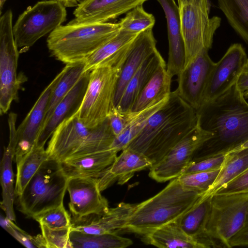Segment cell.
Wrapping results in <instances>:
<instances>
[{"mask_svg": "<svg viewBox=\"0 0 248 248\" xmlns=\"http://www.w3.org/2000/svg\"><path fill=\"white\" fill-rule=\"evenodd\" d=\"M91 71H86L67 94L56 106L45 123L36 145L45 146L56 128L79 110L88 84Z\"/></svg>", "mask_w": 248, "mask_h": 248, "instance_id": "21", "label": "cell"}, {"mask_svg": "<svg viewBox=\"0 0 248 248\" xmlns=\"http://www.w3.org/2000/svg\"><path fill=\"white\" fill-rule=\"evenodd\" d=\"M67 191L73 221L93 215H103L109 209L108 200L101 194L96 178H68Z\"/></svg>", "mask_w": 248, "mask_h": 248, "instance_id": "13", "label": "cell"}, {"mask_svg": "<svg viewBox=\"0 0 248 248\" xmlns=\"http://www.w3.org/2000/svg\"><path fill=\"white\" fill-rule=\"evenodd\" d=\"M147 0H85L74 11L77 22L105 23L126 14Z\"/></svg>", "mask_w": 248, "mask_h": 248, "instance_id": "18", "label": "cell"}, {"mask_svg": "<svg viewBox=\"0 0 248 248\" xmlns=\"http://www.w3.org/2000/svg\"><path fill=\"white\" fill-rule=\"evenodd\" d=\"M169 97L140 111L133 112L125 128L119 135L115 137L110 149L117 152L125 149L141 132L150 117L166 102Z\"/></svg>", "mask_w": 248, "mask_h": 248, "instance_id": "33", "label": "cell"}, {"mask_svg": "<svg viewBox=\"0 0 248 248\" xmlns=\"http://www.w3.org/2000/svg\"><path fill=\"white\" fill-rule=\"evenodd\" d=\"M77 112L60 123L53 132L46 149L49 156L61 163L70 157L83 143L90 131Z\"/></svg>", "mask_w": 248, "mask_h": 248, "instance_id": "16", "label": "cell"}, {"mask_svg": "<svg viewBox=\"0 0 248 248\" xmlns=\"http://www.w3.org/2000/svg\"><path fill=\"white\" fill-rule=\"evenodd\" d=\"M178 6L186 65L202 49L209 50L212 47L214 34L221 19L217 16L209 18V0H180Z\"/></svg>", "mask_w": 248, "mask_h": 248, "instance_id": "6", "label": "cell"}, {"mask_svg": "<svg viewBox=\"0 0 248 248\" xmlns=\"http://www.w3.org/2000/svg\"><path fill=\"white\" fill-rule=\"evenodd\" d=\"M115 138L107 118L102 123L91 128L83 143L69 158L111 149Z\"/></svg>", "mask_w": 248, "mask_h": 248, "instance_id": "35", "label": "cell"}, {"mask_svg": "<svg viewBox=\"0 0 248 248\" xmlns=\"http://www.w3.org/2000/svg\"><path fill=\"white\" fill-rule=\"evenodd\" d=\"M197 123L196 110L175 90L171 92L166 102L150 117L143 130L126 148L143 155L153 166Z\"/></svg>", "mask_w": 248, "mask_h": 248, "instance_id": "2", "label": "cell"}, {"mask_svg": "<svg viewBox=\"0 0 248 248\" xmlns=\"http://www.w3.org/2000/svg\"><path fill=\"white\" fill-rule=\"evenodd\" d=\"M85 0H69L66 7H77L79 4Z\"/></svg>", "mask_w": 248, "mask_h": 248, "instance_id": "48", "label": "cell"}, {"mask_svg": "<svg viewBox=\"0 0 248 248\" xmlns=\"http://www.w3.org/2000/svg\"><path fill=\"white\" fill-rule=\"evenodd\" d=\"M66 7L57 0H44L29 6L13 26L20 53L28 51L39 39L61 26L66 19Z\"/></svg>", "mask_w": 248, "mask_h": 248, "instance_id": "8", "label": "cell"}, {"mask_svg": "<svg viewBox=\"0 0 248 248\" xmlns=\"http://www.w3.org/2000/svg\"><path fill=\"white\" fill-rule=\"evenodd\" d=\"M230 248L248 247V213L243 228L230 240Z\"/></svg>", "mask_w": 248, "mask_h": 248, "instance_id": "45", "label": "cell"}, {"mask_svg": "<svg viewBox=\"0 0 248 248\" xmlns=\"http://www.w3.org/2000/svg\"><path fill=\"white\" fill-rule=\"evenodd\" d=\"M212 195L203 194L195 204L176 221L188 235L203 245L205 248L218 247L210 238L206 226L211 209Z\"/></svg>", "mask_w": 248, "mask_h": 248, "instance_id": "25", "label": "cell"}, {"mask_svg": "<svg viewBox=\"0 0 248 248\" xmlns=\"http://www.w3.org/2000/svg\"><path fill=\"white\" fill-rule=\"evenodd\" d=\"M63 69V73L52 93L44 124L48 119L56 106L86 72L85 63L84 62L67 63Z\"/></svg>", "mask_w": 248, "mask_h": 248, "instance_id": "34", "label": "cell"}, {"mask_svg": "<svg viewBox=\"0 0 248 248\" xmlns=\"http://www.w3.org/2000/svg\"><path fill=\"white\" fill-rule=\"evenodd\" d=\"M237 89L245 99H248V59L236 83Z\"/></svg>", "mask_w": 248, "mask_h": 248, "instance_id": "46", "label": "cell"}, {"mask_svg": "<svg viewBox=\"0 0 248 248\" xmlns=\"http://www.w3.org/2000/svg\"><path fill=\"white\" fill-rule=\"evenodd\" d=\"M118 152L112 149L68 158L62 162L68 178H97L114 161Z\"/></svg>", "mask_w": 248, "mask_h": 248, "instance_id": "26", "label": "cell"}, {"mask_svg": "<svg viewBox=\"0 0 248 248\" xmlns=\"http://www.w3.org/2000/svg\"><path fill=\"white\" fill-rule=\"evenodd\" d=\"M248 59L241 44L234 43L230 46L220 60L215 63L201 106L219 96L236 84Z\"/></svg>", "mask_w": 248, "mask_h": 248, "instance_id": "12", "label": "cell"}, {"mask_svg": "<svg viewBox=\"0 0 248 248\" xmlns=\"http://www.w3.org/2000/svg\"><path fill=\"white\" fill-rule=\"evenodd\" d=\"M156 45L153 28L148 29L138 35L122 67L113 100V108L117 106L130 78L157 50Z\"/></svg>", "mask_w": 248, "mask_h": 248, "instance_id": "17", "label": "cell"}, {"mask_svg": "<svg viewBox=\"0 0 248 248\" xmlns=\"http://www.w3.org/2000/svg\"><path fill=\"white\" fill-rule=\"evenodd\" d=\"M7 0H0V12L1 11V10L3 8V6H4V3ZM1 13V12L0 14Z\"/></svg>", "mask_w": 248, "mask_h": 248, "instance_id": "49", "label": "cell"}, {"mask_svg": "<svg viewBox=\"0 0 248 248\" xmlns=\"http://www.w3.org/2000/svg\"><path fill=\"white\" fill-rule=\"evenodd\" d=\"M40 226L46 248H72L70 239L71 227L56 229L42 224Z\"/></svg>", "mask_w": 248, "mask_h": 248, "instance_id": "41", "label": "cell"}, {"mask_svg": "<svg viewBox=\"0 0 248 248\" xmlns=\"http://www.w3.org/2000/svg\"><path fill=\"white\" fill-rule=\"evenodd\" d=\"M122 68L99 67L90 72L88 84L77 112L81 123L93 128L105 121L113 100Z\"/></svg>", "mask_w": 248, "mask_h": 248, "instance_id": "9", "label": "cell"}, {"mask_svg": "<svg viewBox=\"0 0 248 248\" xmlns=\"http://www.w3.org/2000/svg\"><path fill=\"white\" fill-rule=\"evenodd\" d=\"M151 161L143 155L129 148L122 150L113 162L96 178L101 191L117 181L120 185L127 183L138 171L150 169Z\"/></svg>", "mask_w": 248, "mask_h": 248, "instance_id": "19", "label": "cell"}, {"mask_svg": "<svg viewBox=\"0 0 248 248\" xmlns=\"http://www.w3.org/2000/svg\"><path fill=\"white\" fill-rule=\"evenodd\" d=\"M16 119L17 114L15 113L11 112L9 114V140L0 162V178L2 196L1 207L5 212L6 217L14 221L16 220L14 203L16 194L12 162L16 146Z\"/></svg>", "mask_w": 248, "mask_h": 248, "instance_id": "24", "label": "cell"}, {"mask_svg": "<svg viewBox=\"0 0 248 248\" xmlns=\"http://www.w3.org/2000/svg\"><path fill=\"white\" fill-rule=\"evenodd\" d=\"M49 158L44 146L35 145L28 153L16 163L17 172L15 186L16 194L18 197L42 165Z\"/></svg>", "mask_w": 248, "mask_h": 248, "instance_id": "32", "label": "cell"}, {"mask_svg": "<svg viewBox=\"0 0 248 248\" xmlns=\"http://www.w3.org/2000/svg\"><path fill=\"white\" fill-rule=\"evenodd\" d=\"M133 112H123L112 107L108 116L111 129L115 136L119 135L125 128Z\"/></svg>", "mask_w": 248, "mask_h": 248, "instance_id": "43", "label": "cell"}, {"mask_svg": "<svg viewBox=\"0 0 248 248\" xmlns=\"http://www.w3.org/2000/svg\"><path fill=\"white\" fill-rule=\"evenodd\" d=\"M155 21L153 15L146 12L143 5L141 4L128 11L119 23L120 30L140 33L148 29L153 28Z\"/></svg>", "mask_w": 248, "mask_h": 248, "instance_id": "37", "label": "cell"}, {"mask_svg": "<svg viewBox=\"0 0 248 248\" xmlns=\"http://www.w3.org/2000/svg\"><path fill=\"white\" fill-rule=\"evenodd\" d=\"M203 194L184 187L177 178L173 179L156 195L135 204L124 230L143 235L175 221Z\"/></svg>", "mask_w": 248, "mask_h": 248, "instance_id": "3", "label": "cell"}, {"mask_svg": "<svg viewBox=\"0 0 248 248\" xmlns=\"http://www.w3.org/2000/svg\"><path fill=\"white\" fill-rule=\"evenodd\" d=\"M120 31L119 22H77L61 25L49 33L47 46L51 55L65 63L84 62Z\"/></svg>", "mask_w": 248, "mask_h": 248, "instance_id": "4", "label": "cell"}, {"mask_svg": "<svg viewBox=\"0 0 248 248\" xmlns=\"http://www.w3.org/2000/svg\"><path fill=\"white\" fill-rule=\"evenodd\" d=\"M1 226L17 241L29 248H46V243L42 234L32 236L18 227L14 221L6 217Z\"/></svg>", "mask_w": 248, "mask_h": 248, "instance_id": "40", "label": "cell"}, {"mask_svg": "<svg viewBox=\"0 0 248 248\" xmlns=\"http://www.w3.org/2000/svg\"><path fill=\"white\" fill-rule=\"evenodd\" d=\"M172 78L167 70L166 62L161 64L136 98L130 111H140L168 98L171 92Z\"/></svg>", "mask_w": 248, "mask_h": 248, "instance_id": "28", "label": "cell"}, {"mask_svg": "<svg viewBox=\"0 0 248 248\" xmlns=\"http://www.w3.org/2000/svg\"><path fill=\"white\" fill-rule=\"evenodd\" d=\"M229 24L248 45V0H217Z\"/></svg>", "mask_w": 248, "mask_h": 248, "instance_id": "36", "label": "cell"}, {"mask_svg": "<svg viewBox=\"0 0 248 248\" xmlns=\"http://www.w3.org/2000/svg\"><path fill=\"white\" fill-rule=\"evenodd\" d=\"M213 136L197 125L149 170V176L158 182L178 177L192 160L196 151Z\"/></svg>", "mask_w": 248, "mask_h": 248, "instance_id": "11", "label": "cell"}, {"mask_svg": "<svg viewBox=\"0 0 248 248\" xmlns=\"http://www.w3.org/2000/svg\"><path fill=\"white\" fill-rule=\"evenodd\" d=\"M68 180L61 163L49 157L17 197L19 211L33 218L62 204Z\"/></svg>", "mask_w": 248, "mask_h": 248, "instance_id": "5", "label": "cell"}, {"mask_svg": "<svg viewBox=\"0 0 248 248\" xmlns=\"http://www.w3.org/2000/svg\"><path fill=\"white\" fill-rule=\"evenodd\" d=\"M162 6L167 20L169 54L167 70L173 77L184 69L186 62L185 43L182 33L178 5L174 0H156Z\"/></svg>", "mask_w": 248, "mask_h": 248, "instance_id": "20", "label": "cell"}, {"mask_svg": "<svg viewBox=\"0 0 248 248\" xmlns=\"http://www.w3.org/2000/svg\"><path fill=\"white\" fill-rule=\"evenodd\" d=\"M57 0L60 1L61 2H62L65 7L67 6V5L68 3V2L69 1V0Z\"/></svg>", "mask_w": 248, "mask_h": 248, "instance_id": "50", "label": "cell"}, {"mask_svg": "<svg viewBox=\"0 0 248 248\" xmlns=\"http://www.w3.org/2000/svg\"><path fill=\"white\" fill-rule=\"evenodd\" d=\"M248 169V148L229 153L225 157L219 172L205 196L216 193L222 186Z\"/></svg>", "mask_w": 248, "mask_h": 248, "instance_id": "30", "label": "cell"}, {"mask_svg": "<svg viewBox=\"0 0 248 248\" xmlns=\"http://www.w3.org/2000/svg\"><path fill=\"white\" fill-rule=\"evenodd\" d=\"M196 111L200 125L213 136L196 151L194 155H198L192 160L226 155L248 140V103L236 84Z\"/></svg>", "mask_w": 248, "mask_h": 248, "instance_id": "1", "label": "cell"}, {"mask_svg": "<svg viewBox=\"0 0 248 248\" xmlns=\"http://www.w3.org/2000/svg\"><path fill=\"white\" fill-rule=\"evenodd\" d=\"M140 33L120 30L84 61L85 71L99 67L122 68L133 43Z\"/></svg>", "mask_w": 248, "mask_h": 248, "instance_id": "22", "label": "cell"}, {"mask_svg": "<svg viewBox=\"0 0 248 248\" xmlns=\"http://www.w3.org/2000/svg\"><path fill=\"white\" fill-rule=\"evenodd\" d=\"M135 206V204L120 202L103 215L72 221L71 229L92 234L117 233L124 230Z\"/></svg>", "mask_w": 248, "mask_h": 248, "instance_id": "23", "label": "cell"}, {"mask_svg": "<svg viewBox=\"0 0 248 248\" xmlns=\"http://www.w3.org/2000/svg\"><path fill=\"white\" fill-rule=\"evenodd\" d=\"M165 62L157 49L140 66L127 83L116 108L130 111L136 98L159 65Z\"/></svg>", "mask_w": 248, "mask_h": 248, "instance_id": "27", "label": "cell"}, {"mask_svg": "<svg viewBox=\"0 0 248 248\" xmlns=\"http://www.w3.org/2000/svg\"><path fill=\"white\" fill-rule=\"evenodd\" d=\"M13 13L7 10L0 18V111L6 113L18 99L21 79L17 75L19 50L13 30Z\"/></svg>", "mask_w": 248, "mask_h": 248, "instance_id": "10", "label": "cell"}, {"mask_svg": "<svg viewBox=\"0 0 248 248\" xmlns=\"http://www.w3.org/2000/svg\"><path fill=\"white\" fill-rule=\"evenodd\" d=\"M225 157V155H219L201 159L192 160L182 174L220 170Z\"/></svg>", "mask_w": 248, "mask_h": 248, "instance_id": "42", "label": "cell"}, {"mask_svg": "<svg viewBox=\"0 0 248 248\" xmlns=\"http://www.w3.org/2000/svg\"><path fill=\"white\" fill-rule=\"evenodd\" d=\"M219 170L185 173L180 175L177 179L184 187L200 193H204L214 182Z\"/></svg>", "mask_w": 248, "mask_h": 248, "instance_id": "39", "label": "cell"}, {"mask_svg": "<svg viewBox=\"0 0 248 248\" xmlns=\"http://www.w3.org/2000/svg\"><path fill=\"white\" fill-rule=\"evenodd\" d=\"M208 51L202 49L177 75L176 91L196 110L202 105L205 87L215 63L210 58Z\"/></svg>", "mask_w": 248, "mask_h": 248, "instance_id": "14", "label": "cell"}, {"mask_svg": "<svg viewBox=\"0 0 248 248\" xmlns=\"http://www.w3.org/2000/svg\"><path fill=\"white\" fill-rule=\"evenodd\" d=\"M32 218L39 224H44L51 229H62L72 226L71 217L63 203L38 214Z\"/></svg>", "mask_w": 248, "mask_h": 248, "instance_id": "38", "label": "cell"}, {"mask_svg": "<svg viewBox=\"0 0 248 248\" xmlns=\"http://www.w3.org/2000/svg\"><path fill=\"white\" fill-rule=\"evenodd\" d=\"M177 2H179L180 0H177Z\"/></svg>", "mask_w": 248, "mask_h": 248, "instance_id": "51", "label": "cell"}, {"mask_svg": "<svg viewBox=\"0 0 248 248\" xmlns=\"http://www.w3.org/2000/svg\"><path fill=\"white\" fill-rule=\"evenodd\" d=\"M142 236L145 243L158 248H205L185 232L176 220Z\"/></svg>", "mask_w": 248, "mask_h": 248, "instance_id": "29", "label": "cell"}, {"mask_svg": "<svg viewBox=\"0 0 248 248\" xmlns=\"http://www.w3.org/2000/svg\"><path fill=\"white\" fill-rule=\"evenodd\" d=\"M70 239L72 248H124L132 245V241L117 233L92 234L71 229Z\"/></svg>", "mask_w": 248, "mask_h": 248, "instance_id": "31", "label": "cell"}, {"mask_svg": "<svg viewBox=\"0 0 248 248\" xmlns=\"http://www.w3.org/2000/svg\"><path fill=\"white\" fill-rule=\"evenodd\" d=\"M63 68L45 88L16 128L15 159L17 163L36 144L46 119L52 93L62 76Z\"/></svg>", "mask_w": 248, "mask_h": 248, "instance_id": "15", "label": "cell"}, {"mask_svg": "<svg viewBox=\"0 0 248 248\" xmlns=\"http://www.w3.org/2000/svg\"><path fill=\"white\" fill-rule=\"evenodd\" d=\"M247 191H248V169L222 186L216 193H233Z\"/></svg>", "mask_w": 248, "mask_h": 248, "instance_id": "44", "label": "cell"}, {"mask_svg": "<svg viewBox=\"0 0 248 248\" xmlns=\"http://www.w3.org/2000/svg\"><path fill=\"white\" fill-rule=\"evenodd\" d=\"M248 148V140L240 144V145L235 147V148L232 149L230 151H229L227 154L237 151H239L243 150L244 149Z\"/></svg>", "mask_w": 248, "mask_h": 248, "instance_id": "47", "label": "cell"}, {"mask_svg": "<svg viewBox=\"0 0 248 248\" xmlns=\"http://www.w3.org/2000/svg\"><path fill=\"white\" fill-rule=\"evenodd\" d=\"M248 213V191L213 194L206 226L208 236L220 247L230 248V240L244 227Z\"/></svg>", "mask_w": 248, "mask_h": 248, "instance_id": "7", "label": "cell"}]
</instances>
